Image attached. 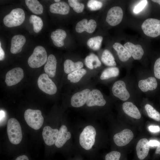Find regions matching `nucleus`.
Listing matches in <instances>:
<instances>
[{
  "label": "nucleus",
  "instance_id": "f257e3e1",
  "mask_svg": "<svg viewBox=\"0 0 160 160\" xmlns=\"http://www.w3.org/2000/svg\"><path fill=\"white\" fill-rule=\"evenodd\" d=\"M7 132L9 139L14 144H18L21 141L22 133L20 124L14 118L9 119L7 126Z\"/></svg>",
  "mask_w": 160,
  "mask_h": 160
},
{
  "label": "nucleus",
  "instance_id": "f03ea898",
  "mask_svg": "<svg viewBox=\"0 0 160 160\" xmlns=\"http://www.w3.org/2000/svg\"><path fill=\"white\" fill-rule=\"evenodd\" d=\"M47 54L45 48L40 46H36L29 57L28 63L32 68H38L43 65L47 61Z\"/></svg>",
  "mask_w": 160,
  "mask_h": 160
},
{
  "label": "nucleus",
  "instance_id": "7ed1b4c3",
  "mask_svg": "<svg viewBox=\"0 0 160 160\" xmlns=\"http://www.w3.org/2000/svg\"><path fill=\"white\" fill-rule=\"evenodd\" d=\"M25 119L28 125L35 130H38L42 127L44 121L41 111L28 109L24 113Z\"/></svg>",
  "mask_w": 160,
  "mask_h": 160
},
{
  "label": "nucleus",
  "instance_id": "20e7f679",
  "mask_svg": "<svg viewBox=\"0 0 160 160\" xmlns=\"http://www.w3.org/2000/svg\"><path fill=\"white\" fill-rule=\"evenodd\" d=\"M25 19L24 11L21 8L12 9L4 18L3 22L7 27L10 28L17 26L22 24Z\"/></svg>",
  "mask_w": 160,
  "mask_h": 160
},
{
  "label": "nucleus",
  "instance_id": "39448f33",
  "mask_svg": "<svg viewBox=\"0 0 160 160\" xmlns=\"http://www.w3.org/2000/svg\"><path fill=\"white\" fill-rule=\"evenodd\" d=\"M96 135V130L93 126L88 125L85 127L79 136L81 146L85 150L90 149L94 144Z\"/></svg>",
  "mask_w": 160,
  "mask_h": 160
},
{
  "label": "nucleus",
  "instance_id": "423d86ee",
  "mask_svg": "<svg viewBox=\"0 0 160 160\" xmlns=\"http://www.w3.org/2000/svg\"><path fill=\"white\" fill-rule=\"evenodd\" d=\"M141 28L144 34L151 37H156L160 35V20L149 18L142 23Z\"/></svg>",
  "mask_w": 160,
  "mask_h": 160
},
{
  "label": "nucleus",
  "instance_id": "0eeeda50",
  "mask_svg": "<svg viewBox=\"0 0 160 160\" xmlns=\"http://www.w3.org/2000/svg\"><path fill=\"white\" fill-rule=\"evenodd\" d=\"M37 84L39 88L47 94L52 95L57 92L56 85L46 73H43L39 76Z\"/></svg>",
  "mask_w": 160,
  "mask_h": 160
},
{
  "label": "nucleus",
  "instance_id": "6e6552de",
  "mask_svg": "<svg viewBox=\"0 0 160 160\" xmlns=\"http://www.w3.org/2000/svg\"><path fill=\"white\" fill-rule=\"evenodd\" d=\"M123 15V11L121 8L119 6L113 7L108 11L106 21L110 25L115 26L121 23Z\"/></svg>",
  "mask_w": 160,
  "mask_h": 160
},
{
  "label": "nucleus",
  "instance_id": "1a4fd4ad",
  "mask_svg": "<svg viewBox=\"0 0 160 160\" xmlns=\"http://www.w3.org/2000/svg\"><path fill=\"white\" fill-rule=\"evenodd\" d=\"M23 77V69L20 67L14 68L7 73L5 82L7 86H12L20 82Z\"/></svg>",
  "mask_w": 160,
  "mask_h": 160
},
{
  "label": "nucleus",
  "instance_id": "9d476101",
  "mask_svg": "<svg viewBox=\"0 0 160 160\" xmlns=\"http://www.w3.org/2000/svg\"><path fill=\"white\" fill-rule=\"evenodd\" d=\"M112 91L113 95L123 101L127 100L130 95L126 88L125 82L121 80L116 81L113 85Z\"/></svg>",
  "mask_w": 160,
  "mask_h": 160
},
{
  "label": "nucleus",
  "instance_id": "9b49d317",
  "mask_svg": "<svg viewBox=\"0 0 160 160\" xmlns=\"http://www.w3.org/2000/svg\"><path fill=\"white\" fill-rule=\"evenodd\" d=\"M106 103V101L103 94L97 89H93L91 91L86 103V105L88 107L102 106Z\"/></svg>",
  "mask_w": 160,
  "mask_h": 160
},
{
  "label": "nucleus",
  "instance_id": "f8f14e48",
  "mask_svg": "<svg viewBox=\"0 0 160 160\" xmlns=\"http://www.w3.org/2000/svg\"><path fill=\"white\" fill-rule=\"evenodd\" d=\"M133 136L132 132L130 129H126L115 134L113 139L116 145L123 146L128 144L132 140Z\"/></svg>",
  "mask_w": 160,
  "mask_h": 160
},
{
  "label": "nucleus",
  "instance_id": "ddd939ff",
  "mask_svg": "<svg viewBox=\"0 0 160 160\" xmlns=\"http://www.w3.org/2000/svg\"><path fill=\"white\" fill-rule=\"evenodd\" d=\"M90 91L89 89H85L74 94L71 99V105L76 108L83 106L86 104Z\"/></svg>",
  "mask_w": 160,
  "mask_h": 160
},
{
  "label": "nucleus",
  "instance_id": "4468645a",
  "mask_svg": "<svg viewBox=\"0 0 160 160\" xmlns=\"http://www.w3.org/2000/svg\"><path fill=\"white\" fill-rule=\"evenodd\" d=\"M96 26V22L94 20L90 19L88 21L87 19H84L77 23L75 30L79 33L86 31L91 33L94 32Z\"/></svg>",
  "mask_w": 160,
  "mask_h": 160
},
{
  "label": "nucleus",
  "instance_id": "2eb2a0df",
  "mask_svg": "<svg viewBox=\"0 0 160 160\" xmlns=\"http://www.w3.org/2000/svg\"><path fill=\"white\" fill-rule=\"evenodd\" d=\"M59 130L53 129L49 126L45 127L42 132L43 139L45 143L49 146L55 144L58 137Z\"/></svg>",
  "mask_w": 160,
  "mask_h": 160
},
{
  "label": "nucleus",
  "instance_id": "dca6fc26",
  "mask_svg": "<svg viewBox=\"0 0 160 160\" xmlns=\"http://www.w3.org/2000/svg\"><path fill=\"white\" fill-rule=\"evenodd\" d=\"M26 41L25 37L22 35H17L13 36L11 41V52L16 54L21 52Z\"/></svg>",
  "mask_w": 160,
  "mask_h": 160
},
{
  "label": "nucleus",
  "instance_id": "f3484780",
  "mask_svg": "<svg viewBox=\"0 0 160 160\" xmlns=\"http://www.w3.org/2000/svg\"><path fill=\"white\" fill-rule=\"evenodd\" d=\"M149 148V142L146 138H143L138 141L136 150L137 156L140 159L143 160L148 156Z\"/></svg>",
  "mask_w": 160,
  "mask_h": 160
},
{
  "label": "nucleus",
  "instance_id": "a211bd4d",
  "mask_svg": "<svg viewBox=\"0 0 160 160\" xmlns=\"http://www.w3.org/2000/svg\"><path fill=\"white\" fill-rule=\"evenodd\" d=\"M124 46L129 51L135 60H140L142 58L144 52L140 45H135L127 42L124 44Z\"/></svg>",
  "mask_w": 160,
  "mask_h": 160
},
{
  "label": "nucleus",
  "instance_id": "6ab92c4d",
  "mask_svg": "<svg viewBox=\"0 0 160 160\" xmlns=\"http://www.w3.org/2000/svg\"><path fill=\"white\" fill-rule=\"evenodd\" d=\"M138 85L139 88L144 92L155 89L157 86V83L156 78L150 77L148 78L140 80Z\"/></svg>",
  "mask_w": 160,
  "mask_h": 160
},
{
  "label": "nucleus",
  "instance_id": "aec40b11",
  "mask_svg": "<svg viewBox=\"0 0 160 160\" xmlns=\"http://www.w3.org/2000/svg\"><path fill=\"white\" fill-rule=\"evenodd\" d=\"M71 136L70 132L68 131L67 127L64 125H62L59 130L58 137L55 143V145L58 148L62 147L71 138Z\"/></svg>",
  "mask_w": 160,
  "mask_h": 160
},
{
  "label": "nucleus",
  "instance_id": "412c9836",
  "mask_svg": "<svg viewBox=\"0 0 160 160\" xmlns=\"http://www.w3.org/2000/svg\"><path fill=\"white\" fill-rule=\"evenodd\" d=\"M50 12L54 14L65 15L70 11L69 5L66 2L60 1L52 4L49 7Z\"/></svg>",
  "mask_w": 160,
  "mask_h": 160
},
{
  "label": "nucleus",
  "instance_id": "4be33fe9",
  "mask_svg": "<svg viewBox=\"0 0 160 160\" xmlns=\"http://www.w3.org/2000/svg\"><path fill=\"white\" fill-rule=\"evenodd\" d=\"M57 61L55 56L50 54L47 58L44 69L45 72L49 76L53 77L55 75Z\"/></svg>",
  "mask_w": 160,
  "mask_h": 160
},
{
  "label": "nucleus",
  "instance_id": "5701e85b",
  "mask_svg": "<svg viewBox=\"0 0 160 160\" xmlns=\"http://www.w3.org/2000/svg\"><path fill=\"white\" fill-rule=\"evenodd\" d=\"M122 108L125 113L129 116L137 119L140 118L141 114L140 111L132 102H124L123 104Z\"/></svg>",
  "mask_w": 160,
  "mask_h": 160
},
{
  "label": "nucleus",
  "instance_id": "b1692460",
  "mask_svg": "<svg viewBox=\"0 0 160 160\" xmlns=\"http://www.w3.org/2000/svg\"><path fill=\"white\" fill-rule=\"evenodd\" d=\"M66 36L67 34L65 31L61 29H57L52 32L51 38L55 45L60 47L64 45L63 40Z\"/></svg>",
  "mask_w": 160,
  "mask_h": 160
},
{
  "label": "nucleus",
  "instance_id": "393cba45",
  "mask_svg": "<svg viewBox=\"0 0 160 160\" xmlns=\"http://www.w3.org/2000/svg\"><path fill=\"white\" fill-rule=\"evenodd\" d=\"M113 46L119 58L121 61L126 62L132 56L129 51L121 44L116 42Z\"/></svg>",
  "mask_w": 160,
  "mask_h": 160
},
{
  "label": "nucleus",
  "instance_id": "a878e982",
  "mask_svg": "<svg viewBox=\"0 0 160 160\" xmlns=\"http://www.w3.org/2000/svg\"><path fill=\"white\" fill-rule=\"evenodd\" d=\"M84 66L83 63L78 61L74 62L70 59L66 60L64 63V70L65 72L69 74L75 70L82 68Z\"/></svg>",
  "mask_w": 160,
  "mask_h": 160
},
{
  "label": "nucleus",
  "instance_id": "bb28decb",
  "mask_svg": "<svg viewBox=\"0 0 160 160\" xmlns=\"http://www.w3.org/2000/svg\"><path fill=\"white\" fill-rule=\"evenodd\" d=\"M84 63L87 67L90 69L96 68L101 65V63L98 57L92 53L86 57Z\"/></svg>",
  "mask_w": 160,
  "mask_h": 160
},
{
  "label": "nucleus",
  "instance_id": "cd10ccee",
  "mask_svg": "<svg viewBox=\"0 0 160 160\" xmlns=\"http://www.w3.org/2000/svg\"><path fill=\"white\" fill-rule=\"evenodd\" d=\"M25 2L28 7L33 13L39 15L43 13V7L38 1L25 0Z\"/></svg>",
  "mask_w": 160,
  "mask_h": 160
},
{
  "label": "nucleus",
  "instance_id": "c85d7f7f",
  "mask_svg": "<svg viewBox=\"0 0 160 160\" xmlns=\"http://www.w3.org/2000/svg\"><path fill=\"white\" fill-rule=\"evenodd\" d=\"M101 60L106 66L115 67L116 65L113 55L107 49L104 50L103 52L101 57Z\"/></svg>",
  "mask_w": 160,
  "mask_h": 160
},
{
  "label": "nucleus",
  "instance_id": "c756f323",
  "mask_svg": "<svg viewBox=\"0 0 160 160\" xmlns=\"http://www.w3.org/2000/svg\"><path fill=\"white\" fill-rule=\"evenodd\" d=\"M87 72L86 70L84 68L77 70L68 74L67 79L71 82L76 83L80 80Z\"/></svg>",
  "mask_w": 160,
  "mask_h": 160
},
{
  "label": "nucleus",
  "instance_id": "7c9ffc66",
  "mask_svg": "<svg viewBox=\"0 0 160 160\" xmlns=\"http://www.w3.org/2000/svg\"><path fill=\"white\" fill-rule=\"evenodd\" d=\"M119 73V69L116 67L108 68L102 72L100 76L102 80H106L118 76Z\"/></svg>",
  "mask_w": 160,
  "mask_h": 160
},
{
  "label": "nucleus",
  "instance_id": "2f4dec72",
  "mask_svg": "<svg viewBox=\"0 0 160 160\" xmlns=\"http://www.w3.org/2000/svg\"><path fill=\"white\" fill-rule=\"evenodd\" d=\"M103 38L101 36H97L89 39L87 42V45L94 50H99L101 46Z\"/></svg>",
  "mask_w": 160,
  "mask_h": 160
},
{
  "label": "nucleus",
  "instance_id": "473e14b6",
  "mask_svg": "<svg viewBox=\"0 0 160 160\" xmlns=\"http://www.w3.org/2000/svg\"><path fill=\"white\" fill-rule=\"evenodd\" d=\"M29 22L33 24V30L36 33L39 32L43 26V22L41 18L34 15H31L29 18Z\"/></svg>",
  "mask_w": 160,
  "mask_h": 160
},
{
  "label": "nucleus",
  "instance_id": "72a5a7b5",
  "mask_svg": "<svg viewBox=\"0 0 160 160\" xmlns=\"http://www.w3.org/2000/svg\"><path fill=\"white\" fill-rule=\"evenodd\" d=\"M145 109L148 116L157 121H160V113L152 106L148 104L145 106Z\"/></svg>",
  "mask_w": 160,
  "mask_h": 160
},
{
  "label": "nucleus",
  "instance_id": "f704fd0d",
  "mask_svg": "<svg viewBox=\"0 0 160 160\" xmlns=\"http://www.w3.org/2000/svg\"><path fill=\"white\" fill-rule=\"evenodd\" d=\"M69 5L72 7L74 11L77 13L82 12L84 9L83 4L79 2L76 0H68Z\"/></svg>",
  "mask_w": 160,
  "mask_h": 160
},
{
  "label": "nucleus",
  "instance_id": "c9c22d12",
  "mask_svg": "<svg viewBox=\"0 0 160 160\" xmlns=\"http://www.w3.org/2000/svg\"><path fill=\"white\" fill-rule=\"evenodd\" d=\"M88 8L92 11H96L99 9L103 6L102 3L95 0L89 1L87 4Z\"/></svg>",
  "mask_w": 160,
  "mask_h": 160
},
{
  "label": "nucleus",
  "instance_id": "e433bc0d",
  "mask_svg": "<svg viewBox=\"0 0 160 160\" xmlns=\"http://www.w3.org/2000/svg\"><path fill=\"white\" fill-rule=\"evenodd\" d=\"M121 155L119 152L112 151L106 155L105 160H119Z\"/></svg>",
  "mask_w": 160,
  "mask_h": 160
},
{
  "label": "nucleus",
  "instance_id": "4c0bfd02",
  "mask_svg": "<svg viewBox=\"0 0 160 160\" xmlns=\"http://www.w3.org/2000/svg\"><path fill=\"white\" fill-rule=\"evenodd\" d=\"M147 4V0L141 1L134 7L133 10L134 12L137 14L140 12L144 9Z\"/></svg>",
  "mask_w": 160,
  "mask_h": 160
},
{
  "label": "nucleus",
  "instance_id": "58836bf2",
  "mask_svg": "<svg viewBox=\"0 0 160 160\" xmlns=\"http://www.w3.org/2000/svg\"><path fill=\"white\" fill-rule=\"evenodd\" d=\"M154 73L155 77L160 79V57L158 58L155 63Z\"/></svg>",
  "mask_w": 160,
  "mask_h": 160
},
{
  "label": "nucleus",
  "instance_id": "ea45409f",
  "mask_svg": "<svg viewBox=\"0 0 160 160\" xmlns=\"http://www.w3.org/2000/svg\"><path fill=\"white\" fill-rule=\"evenodd\" d=\"M150 131L152 132H156L160 131V128L158 126H150L148 127Z\"/></svg>",
  "mask_w": 160,
  "mask_h": 160
},
{
  "label": "nucleus",
  "instance_id": "a19ab883",
  "mask_svg": "<svg viewBox=\"0 0 160 160\" xmlns=\"http://www.w3.org/2000/svg\"><path fill=\"white\" fill-rule=\"evenodd\" d=\"M159 143L158 141L156 140H150L149 142V146H158L159 144Z\"/></svg>",
  "mask_w": 160,
  "mask_h": 160
},
{
  "label": "nucleus",
  "instance_id": "79ce46f5",
  "mask_svg": "<svg viewBox=\"0 0 160 160\" xmlns=\"http://www.w3.org/2000/svg\"><path fill=\"white\" fill-rule=\"evenodd\" d=\"M5 53L4 50L1 46V42H0V60H2L4 58Z\"/></svg>",
  "mask_w": 160,
  "mask_h": 160
},
{
  "label": "nucleus",
  "instance_id": "37998d69",
  "mask_svg": "<svg viewBox=\"0 0 160 160\" xmlns=\"http://www.w3.org/2000/svg\"><path fill=\"white\" fill-rule=\"evenodd\" d=\"M15 160H29L28 157L25 155H23L18 156Z\"/></svg>",
  "mask_w": 160,
  "mask_h": 160
},
{
  "label": "nucleus",
  "instance_id": "c03bdc74",
  "mask_svg": "<svg viewBox=\"0 0 160 160\" xmlns=\"http://www.w3.org/2000/svg\"><path fill=\"white\" fill-rule=\"evenodd\" d=\"M0 123H1L4 120L5 116V113L4 111L0 110Z\"/></svg>",
  "mask_w": 160,
  "mask_h": 160
},
{
  "label": "nucleus",
  "instance_id": "a18cd8bd",
  "mask_svg": "<svg viewBox=\"0 0 160 160\" xmlns=\"http://www.w3.org/2000/svg\"><path fill=\"white\" fill-rule=\"evenodd\" d=\"M155 152L156 154H159L160 155V141L159 145L156 148Z\"/></svg>",
  "mask_w": 160,
  "mask_h": 160
},
{
  "label": "nucleus",
  "instance_id": "49530a36",
  "mask_svg": "<svg viewBox=\"0 0 160 160\" xmlns=\"http://www.w3.org/2000/svg\"><path fill=\"white\" fill-rule=\"evenodd\" d=\"M152 1L153 2L158 3L160 6V0H152Z\"/></svg>",
  "mask_w": 160,
  "mask_h": 160
},
{
  "label": "nucleus",
  "instance_id": "de8ad7c7",
  "mask_svg": "<svg viewBox=\"0 0 160 160\" xmlns=\"http://www.w3.org/2000/svg\"><path fill=\"white\" fill-rule=\"evenodd\" d=\"M54 1L56 3H57L60 1V0H55Z\"/></svg>",
  "mask_w": 160,
  "mask_h": 160
}]
</instances>
